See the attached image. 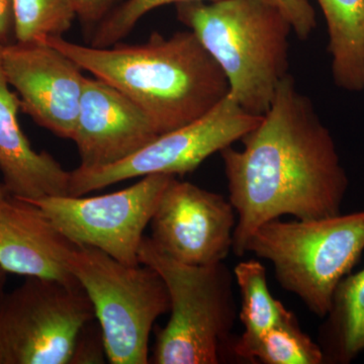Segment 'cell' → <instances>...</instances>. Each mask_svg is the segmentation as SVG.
Instances as JSON below:
<instances>
[{
  "mask_svg": "<svg viewBox=\"0 0 364 364\" xmlns=\"http://www.w3.org/2000/svg\"><path fill=\"white\" fill-rule=\"evenodd\" d=\"M223 149L229 200L237 215L233 252L241 257L254 232L282 215L298 220L341 213L349 179L329 129L291 74L269 109L241 139Z\"/></svg>",
  "mask_w": 364,
  "mask_h": 364,
  "instance_id": "obj_1",
  "label": "cell"
},
{
  "mask_svg": "<svg viewBox=\"0 0 364 364\" xmlns=\"http://www.w3.org/2000/svg\"><path fill=\"white\" fill-rule=\"evenodd\" d=\"M41 42L123 92L147 114L160 136L205 116L230 93L221 67L191 31L170 38L154 33L143 44L107 48L63 37Z\"/></svg>",
  "mask_w": 364,
  "mask_h": 364,
  "instance_id": "obj_2",
  "label": "cell"
},
{
  "mask_svg": "<svg viewBox=\"0 0 364 364\" xmlns=\"http://www.w3.org/2000/svg\"><path fill=\"white\" fill-rule=\"evenodd\" d=\"M177 20L195 33L221 67L230 95L244 111L263 116L289 74L293 28L268 0L176 4Z\"/></svg>",
  "mask_w": 364,
  "mask_h": 364,
  "instance_id": "obj_3",
  "label": "cell"
},
{
  "mask_svg": "<svg viewBox=\"0 0 364 364\" xmlns=\"http://www.w3.org/2000/svg\"><path fill=\"white\" fill-rule=\"evenodd\" d=\"M247 252L269 261L282 289L320 318L364 251V210L313 220H273L258 228Z\"/></svg>",
  "mask_w": 364,
  "mask_h": 364,
  "instance_id": "obj_4",
  "label": "cell"
},
{
  "mask_svg": "<svg viewBox=\"0 0 364 364\" xmlns=\"http://www.w3.org/2000/svg\"><path fill=\"white\" fill-rule=\"evenodd\" d=\"M139 260L166 284L170 318L156 333L150 363L218 364L237 318L234 277L223 262L207 267L172 259L144 237Z\"/></svg>",
  "mask_w": 364,
  "mask_h": 364,
  "instance_id": "obj_5",
  "label": "cell"
},
{
  "mask_svg": "<svg viewBox=\"0 0 364 364\" xmlns=\"http://www.w3.org/2000/svg\"><path fill=\"white\" fill-rule=\"evenodd\" d=\"M68 267L92 304L107 361L149 363L151 332L157 318L170 310L159 273L142 263L124 264L88 246L73 248Z\"/></svg>",
  "mask_w": 364,
  "mask_h": 364,
  "instance_id": "obj_6",
  "label": "cell"
},
{
  "mask_svg": "<svg viewBox=\"0 0 364 364\" xmlns=\"http://www.w3.org/2000/svg\"><path fill=\"white\" fill-rule=\"evenodd\" d=\"M95 310L79 284L26 277L0 299V364H70Z\"/></svg>",
  "mask_w": 364,
  "mask_h": 364,
  "instance_id": "obj_7",
  "label": "cell"
},
{
  "mask_svg": "<svg viewBox=\"0 0 364 364\" xmlns=\"http://www.w3.org/2000/svg\"><path fill=\"white\" fill-rule=\"evenodd\" d=\"M262 116L244 111L227 95L205 116L169 133L122 161L70 172L68 196H82L127 179L193 172L208 157L241 140L260 123Z\"/></svg>",
  "mask_w": 364,
  "mask_h": 364,
  "instance_id": "obj_8",
  "label": "cell"
},
{
  "mask_svg": "<svg viewBox=\"0 0 364 364\" xmlns=\"http://www.w3.org/2000/svg\"><path fill=\"white\" fill-rule=\"evenodd\" d=\"M173 177L144 176L107 195L45 196L28 202L39 207L74 245L97 248L124 264L138 265L144 232Z\"/></svg>",
  "mask_w": 364,
  "mask_h": 364,
  "instance_id": "obj_9",
  "label": "cell"
},
{
  "mask_svg": "<svg viewBox=\"0 0 364 364\" xmlns=\"http://www.w3.org/2000/svg\"><path fill=\"white\" fill-rule=\"evenodd\" d=\"M237 215L222 195L173 177L151 219V241L172 259L207 267L233 248Z\"/></svg>",
  "mask_w": 364,
  "mask_h": 364,
  "instance_id": "obj_10",
  "label": "cell"
},
{
  "mask_svg": "<svg viewBox=\"0 0 364 364\" xmlns=\"http://www.w3.org/2000/svg\"><path fill=\"white\" fill-rule=\"evenodd\" d=\"M2 67L21 109L54 135L72 140L86 78L82 69L46 42L4 46Z\"/></svg>",
  "mask_w": 364,
  "mask_h": 364,
  "instance_id": "obj_11",
  "label": "cell"
},
{
  "mask_svg": "<svg viewBox=\"0 0 364 364\" xmlns=\"http://www.w3.org/2000/svg\"><path fill=\"white\" fill-rule=\"evenodd\" d=\"M159 133L147 114L116 87L85 78L73 139L79 168L109 166L132 156Z\"/></svg>",
  "mask_w": 364,
  "mask_h": 364,
  "instance_id": "obj_12",
  "label": "cell"
},
{
  "mask_svg": "<svg viewBox=\"0 0 364 364\" xmlns=\"http://www.w3.org/2000/svg\"><path fill=\"white\" fill-rule=\"evenodd\" d=\"M75 246L33 203L11 195L0 205V267L4 272L78 284L68 267Z\"/></svg>",
  "mask_w": 364,
  "mask_h": 364,
  "instance_id": "obj_13",
  "label": "cell"
},
{
  "mask_svg": "<svg viewBox=\"0 0 364 364\" xmlns=\"http://www.w3.org/2000/svg\"><path fill=\"white\" fill-rule=\"evenodd\" d=\"M0 44V172L9 195L30 200L45 196H68L70 172L49 153L37 152L21 130L20 98L2 67Z\"/></svg>",
  "mask_w": 364,
  "mask_h": 364,
  "instance_id": "obj_14",
  "label": "cell"
},
{
  "mask_svg": "<svg viewBox=\"0 0 364 364\" xmlns=\"http://www.w3.org/2000/svg\"><path fill=\"white\" fill-rule=\"evenodd\" d=\"M327 23L335 85L364 90V0H317Z\"/></svg>",
  "mask_w": 364,
  "mask_h": 364,
  "instance_id": "obj_15",
  "label": "cell"
},
{
  "mask_svg": "<svg viewBox=\"0 0 364 364\" xmlns=\"http://www.w3.org/2000/svg\"><path fill=\"white\" fill-rule=\"evenodd\" d=\"M321 327L325 363H350L364 352V268L340 282Z\"/></svg>",
  "mask_w": 364,
  "mask_h": 364,
  "instance_id": "obj_16",
  "label": "cell"
},
{
  "mask_svg": "<svg viewBox=\"0 0 364 364\" xmlns=\"http://www.w3.org/2000/svg\"><path fill=\"white\" fill-rule=\"evenodd\" d=\"M234 279L240 291L239 318L244 327L238 341H251L296 317L282 301L273 298L268 287L267 269L259 261L250 259L239 263L234 269Z\"/></svg>",
  "mask_w": 364,
  "mask_h": 364,
  "instance_id": "obj_17",
  "label": "cell"
},
{
  "mask_svg": "<svg viewBox=\"0 0 364 364\" xmlns=\"http://www.w3.org/2000/svg\"><path fill=\"white\" fill-rule=\"evenodd\" d=\"M233 351L249 363L263 364H323L320 345L301 330L294 317L251 341L236 340Z\"/></svg>",
  "mask_w": 364,
  "mask_h": 364,
  "instance_id": "obj_18",
  "label": "cell"
},
{
  "mask_svg": "<svg viewBox=\"0 0 364 364\" xmlns=\"http://www.w3.org/2000/svg\"><path fill=\"white\" fill-rule=\"evenodd\" d=\"M14 42L63 37L77 18V0H11Z\"/></svg>",
  "mask_w": 364,
  "mask_h": 364,
  "instance_id": "obj_19",
  "label": "cell"
},
{
  "mask_svg": "<svg viewBox=\"0 0 364 364\" xmlns=\"http://www.w3.org/2000/svg\"><path fill=\"white\" fill-rule=\"evenodd\" d=\"M213 2L218 0H126L122 1L95 26L90 46L97 48L111 47L124 40L135 28L138 21L160 6L181 2Z\"/></svg>",
  "mask_w": 364,
  "mask_h": 364,
  "instance_id": "obj_20",
  "label": "cell"
},
{
  "mask_svg": "<svg viewBox=\"0 0 364 364\" xmlns=\"http://www.w3.org/2000/svg\"><path fill=\"white\" fill-rule=\"evenodd\" d=\"M277 7L289 21L294 33L301 40H306L316 28L315 9L309 0H268Z\"/></svg>",
  "mask_w": 364,
  "mask_h": 364,
  "instance_id": "obj_21",
  "label": "cell"
},
{
  "mask_svg": "<svg viewBox=\"0 0 364 364\" xmlns=\"http://www.w3.org/2000/svg\"><path fill=\"white\" fill-rule=\"evenodd\" d=\"M107 360L102 330L100 325L95 328L91 321L79 334L70 364L104 363Z\"/></svg>",
  "mask_w": 364,
  "mask_h": 364,
  "instance_id": "obj_22",
  "label": "cell"
},
{
  "mask_svg": "<svg viewBox=\"0 0 364 364\" xmlns=\"http://www.w3.org/2000/svg\"><path fill=\"white\" fill-rule=\"evenodd\" d=\"M122 0H77V18L85 26H97Z\"/></svg>",
  "mask_w": 364,
  "mask_h": 364,
  "instance_id": "obj_23",
  "label": "cell"
},
{
  "mask_svg": "<svg viewBox=\"0 0 364 364\" xmlns=\"http://www.w3.org/2000/svg\"><path fill=\"white\" fill-rule=\"evenodd\" d=\"M14 42L13 2L0 0V44L6 46Z\"/></svg>",
  "mask_w": 364,
  "mask_h": 364,
  "instance_id": "obj_24",
  "label": "cell"
},
{
  "mask_svg": "<svg viewBox=\"0 0 364 364\" xmlns=\"http://www.w3.org/2000/svg\"><path fill=\"white\" fill-rule=\"evenodd\" d=\"M6 274L7 272H4L1 267H0V299H1L2 296H4V286H6Z\"/></svg>",
  "mask_w": 364,
  "mask_h": 364,
  "instance_id": "obj_25",
  "label": "cell"
},
{
  "mask_svg": "<svg viewBox=\"0 0 364 364\" xmlns=\"http://www.w3.org/2000/svg\"><path fill=\"white\" fill-rule=\"evenodd\" d=\"M9 196L11 195L7 193V191L6 188H4V184H0V205L4 203V200H6Z\"/></svg>",
  "mask_w": 364,
  "mask_h": 364,
  "instance_id": "obj_26",
  "label": "cell"
}]
</instances>
